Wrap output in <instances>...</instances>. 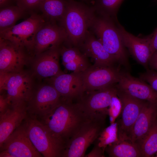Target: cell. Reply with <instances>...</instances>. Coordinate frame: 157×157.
<instances>
[{
  "label": "cell",
  "instance_id": "1",
  "mask_svg": "<svg viewBox=\"0 0 157 157\" xmlns=\"http://www.w3.org/2000/svg\"><path fill=\"white\" fill-rule=\"evenodd\" d=\"M73 101L61 97L47 113L36 119L65 146L88 119L77 103Z\"/></svg>",
  "mask_w": 157,
  "mask_h": 157
},
{
  "label": "cell",
  "instance_id": "2",
  "mask_svg": "<svg viewBox=\"0 0 157 157\" xmlns=\"http://www.w3.org/2000/svg\"><path fill=\"white\" fill-rule=\"evenodd\" d=\"M95 14L93 6L75 0H67L65 13L59 22L67 34L66 42L69 47L79 48Z\"/></svg>",
  "mask_w": 157,
  "mask_h": 157
},
{
  "label": "cell",
  "instance_id": "3",
  "mask_svg": "<svg viewBox=\"0 0 157 157\" xmlns=\"http://www.w3.org/2000/svg\"><path fill=\"white\" fill-rule=\"evenodd\" d=\"M119 23L118 20L96 13L89 30L118 64L128 70L130 69V65L126 48L118 29Z\"/></svg>",
  "mask_w": 157,
  "mask_h": 157
},
{
  "label": "cell",
  "instance_id": "4",
  "mask_svg": "<svg viewBox=\"0 0 157 157\" xmlns=\"http://www.w3.org/2000/svg\"><path fill=\"white\" fill-rule=\"evenodd\" d=\"M106 113L88 118L66 144L62 157H83L105 128Z\"/></svg>",
  "mask_w": 157,
  "mask_h": 157
},
{
  "label": "cell",
  "instance_id": "5",
  "mask_svg": "<svg viewBox=\"0 0 157 157\" xmlns=\"http://www.w3.org/2000/svg\"><path fill=\"white\" fill-rule=\"evenodd\" d=\"M32 144L44 157H62L65 145L43 124L28 115L23 123Z\"/></svg>",
  "mask_w": 157,
  "mask_h": 157
},
{
  "label": "cell",
  "instance_id": "6",
  "mask_svg": "<svg viewBox=\"0 0 157 157\" xmlns=\"http://www.w3.org/2000/svg\"><path fill=\"white\" fill-rule=\"evenodd\" d=\"M33 76L25 70L0 72V93L6 96L10 104H27L35 90Z\"/></svg>",
  "mask_w": 157,
  "mask_h": 157
},
{
  "label": "cell",
  "instance_id": "7",
  "mask_svg": "<svg viewBox=\"0 0 157 157\" xmlns=\"http://www.w3.org/2000/svg\"><path fill=\"white\" fill-rule=\"evenodd\" d=\"M20 23L0 31V38L8 40L26 48L31 53L32 41L35 34L47 20L36 13Z\"/></svg>",
  "mask_w": 157,
  "mask_h": 157
},
{
  "label": "cell",
  "instance_id": "8",
  "mask_svg": "<svg viewBox=\"0 0 157 157\" xmlns=\"http://www.w3.org/2000/svg\"><path fill=\"white\" fill-rule=\"evenodd\" d=\"M33 58L25 47L0 38V72L24 71Z\"/></svg>",
  "mask_w": 157,
  "mask_h": 157
},
{
  "label": "cell",
  "instance_id": "9",
  "mask_svg": "<svg viewBox=\"0 0 157 157\" xmlns=\"http://www.w3.org/2000/svg\"><path fill=\"white\" fill-rule=\"evenodd\" d=\"M117 95L122 105L121 118L116 122L118 139L129 141L134 124L146 101L134 98L117 89Z\"/></svg>",
  "mask_w": 157,
  "mask_h": 157
},
{
  "label": "cell",
  "instance_id": "10",
  "mask_svg": "<svg viewBox=\"0 0 157 157\" xmlns=\"http://www.w3.org/2000/svg\"><path fill=\"white\" fill-rule=\"evenodd\" d=\"M0 157H42L21 124L0 146Z\"/></svg>",
  "mask_w": 157,
  "mask_h": 157
},
{
  "label": "cell",
  "instance_id": "11",
  "mask_svg": "<svg viewBox=\"0 0 157 157\" xmlns=\"http://www.w3.org/2000/svg\"><path fill=\"white\" fill-rule=\"evenodd\" d=\"M116 84L104 89L85 92L76 102L87 118L106 113L113 97L117 94Z\"/></svg>",
  "mask_w": 157,
  "mask_h": 157
},
{
  "label": "cell",
  "instance_id": "12",
  "mask_svg": "<svg viewBox=\"0 0 157 157\" xmlns=\"http://www.w3.org/2000/svg\"><path fill=\"white\" fill-rule=\"evenodd\" d=\"M121 72L119 67L90 66L81 73L84 92L100 90L116 84Z\"/></svg>",
  "mask_w": 157,
  "mask_h": 157
},
{
  "label": "cell",
  "instance_id": "13",
  "mask_svg": "<svg viewBox=\"0 0 157 157\" xmlns=\"http://www.w3.org/2000/svg\"><path fill=\"white\" fill-rule=\"evenodd\" d=\"M67 40V34L62 27L56 22L47 21L34 36L32 55L34 57L52 47L60 46Z\"/></svg>",
  "mask_w": 157,
  "mask_h": 157
},
{
  "label": "cell",
  "instance_id": "14",
  "mask_svg": "<svg viewBox=\"0 0 157 157\" xmlns=\"http://www.w3.org/2000/svg\"><path fill=\"white\" fill-rule=\"evenodd\" d=\"M61 96L51 84L34 90L27 104L28 115L38 119L45 115L60 100Z\"/></svg>",
  "mask_w": 157,
  "mask_h": 157
},
{
  "label": "cell",
  "instance_id": "15",
  "mask_svg": "<svg viewBox=\"0 0 157 157\" xmlns=\"http://www.w3.org/2000/svg\"><path fill=\"white\" fill-rule=\"evenodd\" d=\"M117 88L137 99L157 104V94L151 87L127 71L121 72Z\"/></svg>",
  "mask_w": 157,
  "mask_h": 157
},
{
  "label": "cell",
  "instance_id": "16",
  "mask_svg": "<svg viewBox=\"0 0 157 157\" xmlns=\"http://www.w3.org/2000/svg\"><path fill=\"white\" fill-rule=\"evenodd\" d=\"M118 26L125 47L138 63L146 70L148 69L149 62L151 56V34L144 37H140L127 31L119 22Z\"/></svg>",
  "mask_w": 157,
  "mask_h": 157
},
{
  "label": "cell",
  "instance_id": "17",
  "mask_svg": "<svg viewBox=\"0 0 157 157\" xmlns=\"http://www.w3.org/2000/svg\"><path fill=\"white\" fill-rule=\"evenodd\" d=\"M60 46L52 47L33 57L31 62L33 75L48 78L63 72L59 64Z\"/></svg>",
  "mask_w": 157,
  "mask_h": 157
},
{
  "label": "cell",
  "instance_id": "18",
  "mask_svg": "<svg viewBox=\"0 0 157 157\" xmlns=\"http://www.w3.org/2000/svg\"><path fill=\"white\" fill-rule=\"evenodd\" d=\"M81 72H63L49 81L61 97L72 101L77 100L84 92Z\"/></svg>",
  "mask_w": 157,
  "mask_h": 157
},
{
  "label": "cell",
  "instance_id": "19",
  "mask_svg": "<svg viewBox=\"0 0 157 157\" xmlns=\"http://www.w3.org/2000/svg\"><path fill=\"white\" fill-rule=\"evenodd\" d=\"M78 49L94 62L93 66L99 67L115 66V59L105 49L94 35L89 30Z\"/></svg>",
  "mask_w": 157,
  "mask_h": 157
},
{
  "label": "cell",
  "instance_id": "20",
  "mask_svg": "<svg viewBox=\"0 0 157 157\" xmlns=\"http://www.w3.org/2000/svg\"><path fill=\"white\" fill-rule=\"evenodd\" d=\"M28 116L27 103L10 104L0 114V146Z\"/></svg>",
  "mask_w": 157,
  "mask_h": 157
},
{
  "label": "cell",
  "instance_id": "21",
  "mask_svg": "<svg viewBox=\"0 0 157 157\" xmlns=\"http://www.w3.org/2000/svg\"><path fill=\"white\" fill-rule=\"evenodd\" d=\"M157 118V104L146 101L133 127L129 141L137 146Z\"/></svg>",
  "mask_w": 157,
  "mask_h": 157
},
{
  "label": "cell",
  "instance_id": "22",
  "mask_svg": "<svg viewBox=\"0 0 157 157\" xmlns=\"http://www.w3.org/2000/svg\"><path fill=\"white\" fill-rule=\"evenodd\" d=\"M105 151L110 157H142L138 146L126 140H118L107 146Z\"/></svg>",
  "mask_w": 157,
  "mask_h": 157
},
{
  "label": "cell",
  "instance_id": "23",
  "mask_svg": "<svg viewBox=\"0 0 157 157\" xmlns=\"http://www.w3.org/2000/svg\"><path fill=\"white\" fill-rule=\"evenodd\" d=\"M66 3L65 0H43L40 10L47 21L59 22L65 13Z\"/></svg>",
  "mask_w": 157,
  "mask_h": 157
},
{
  "label": "cell",
  "instance_id": "24",
  "mask_svg": "<svg viewBox=\"0 0 157 157\" xmlns=\"http://www.w3.org/2000/svg\"><path fill=\"white\" fill-rule=\"evenodd\" d=\"M27 13L17 5L0 8V31L15 25Z\"/></svg>",
  "mask_w": 157,
  "mask_h": 157
},
{
  "label": "cell",
  "instance_id": "25",
  "mask_svg": "<svg viewBox=\"0 0 157 157\" xmlns=\"http://www.w3.org/2000/svg\"><path fill=\"white\" fill-rule=\"evenodd\" d=\"M137 146L142 157H151L157 152V118Z\"/></svg>",
  "mask_w": 157,
  "mask_h": 157
},
{
  "label": "cell",
  "instance_id": "26",
  "mask_svg": "<svg viewBox=\"0 0 157 157\" xmlns=\"http://www.w3.org/2000/svg\"><path fill=\"white\" fill-rule=\"evenodd\" d=\"M124 0H94L93 6L97 14L118 20L117 14Z\"/></svg>",
  "mask_w": 157,
  "mask_h": 157
},
{
  "label": "cell",
  "instance_id": "27",
  "mask_svg": "<svg viewBox=\"0 0 157 157\" xmlns=\"http://www.w3.org/2000/svg\"><path fill=\"white\" fill-rule=\"evenodd\" d=\"M61 45L60 46V50L63 65L73 61L89 64L88 57L78 48L75 47H66Z\"/></svg>",
  "mask_w": 157,
  "mask_h": 157
},
{
  "label": "cell",
  "instance_id": "28",
  "mask_svg": "<svg viewBox=\"0 0 157 157\" xmlns=\"http://www.w3.org/2000/svg\"><path fill=\"white\" fill-rule=\"evenodd\" d=\"M118 140L117 125L116 122H115L104 128L96 141L98 145L105 150L107 146Z\"/></svg>",
  "mask_w": 157,
  "mask_h": 157
},
{
  "label": "cell",
  "instance_id": "29",
  "mask_svg": "<svg viewBox=\"0 0 157 157\" xmlns=\"http://www.w3.org/2000/svg\"><path fill=\"white\" fill-rule=\"evenodd\" d=\"M122 108L121 101L117 94H115L112 97L108 110L110 124L115 122L116 119L121 113Z\"/></svg>",
  "mask_w": 157,
  "mask_h": 157
},
{
  "label": "cell",
  "instance_id": "30",
  "mask_svg": "<svg viewBox=\"0 0 157 157\" xmlns=\"http://www.w3.org/2000/svg\"><path fill=\"white\" fill-rule=\"evenodd\" d=\"M43 0H16V5L30 14L40 10Z\"/></svg>",
  "mask_w": 157,
  "mask_h": 157
},
{
  "label": "cell",
  "instance_id": "31",
  "mask_svg": "<svg viewBox=\"0 0 157 157\" xmlns=\"http://www.w3.org/2000/svg\"><path fill=\"white\" fill-rule=\"evenodd\" d=\"M139 77L149 84L157 94V72L148 69L140 74Z\"/></svg>",
  "mask_w": 157,
  "mask_h": 157
},
{
  "label": "cell",
  "instance_id": "32",
  "mask_svg": "<svg viewBox=\"0 0 157 157\" xmlns=\"http://www.w3.org/2000/svg\"><path fill=\"white\" fill-rule=\"evenodd\" d=\"M104 150L100 147L96 140L94 146L91 151L88 154L85 155V157H104Z\"/></svg>",
  "mask_w": 157,
  "mask_h": 157
},
{
  "label": "cell",
  "instance_id": "33",
  "mask_svg": "<svg viewBox=\"0 0 157 157\" xmlns=\"http://www.w3.org/2000/svg\"><path fill=\"white\" fill-rule=\"evenodd\" d=\"M10 104L6 96L3 93L0 95V114L4 113L9 107Z\"/></svg>",
  "mask_w": 157,
  "mask_h": 157
},
{
  "label": "cell",
  "instance_id": "34",
  "mask_svg": "<svg viewBox=\"0 0 157 157\" xmlns=\"http://www.w3.org/2000/svg\"><path fill=\"white\" fill-rule=\"evenodd\" d=\"M150 49L151 55L157 51V28L151 34Z\"/></svg>",
  "mask_w": 157,
  "mask_h": 157
},
{
  "label": "cell",
  "instance_id": "35",
  "mask_svg": "<svg viewBox=\"0 0 157 157\" xmlns=\"http://www.w3.org/2000/svg\"><path fill=\"white\" fill-rule=\"evenodd\" d=\"M16 4V0H0V8H3Z\"/></svg>",
  "mask_w": 157,
  "mask_h": 157
},
{
  "label": "cell",
  "instance_id": "36",
  "mask_svg": "<svg viewBox=\"0 0 157 157\" xmlns=\"http://www.w3.org/2000/svg\"><path fill=\"white\" fill-rule=\"evenodd\" d=\"M157 65V51L154 53L150 59L149 66L150 68Z\"/></svg>",
  "mask_w": 157,
  "mask_h": 157
},
{
  "label": "cell",
  "instance_id": "37",
  "mask_svg": "<svg viewBox=\"0 0 157 157\" xmlns=\"http://www.w3.org/2000/svg\"><path fill=\"white\" fill-rule=\"evenodd\" d=\"M150 68L151 69L157 72V65L154 66Z\"/></svg>",
  "mask_w": 157,
  "mask_h": 157
},
{
  "label": "cell",
  "instance_id": "38",
  "mask_svg": "<svg viewBox=\"0 0 157 157\" xmlns=\"http://www.w3.org/2000/svg\"><path fill=\"white\" fill-rule=\"evenodd\" d=\"M72 0L76 1V0ZM81 0V1H88V0Z\"/></svg>",
  "mask_w": 157,
  "mask_h": 157
},
{
  "label": "cell",
  "instance_id": "39",
  "mask_svg": "<svg viewBox=\"0 0 157 157\" xmlns=\"http://www.w3.org/2000/svg\"><path fill=\"white\" fill-rule=\"evenodd\" d=\"M156 157H157V153H156Z\"/></svg>",
  "mask_w": 157,
  "mask_h": 157
}]
</instances>
